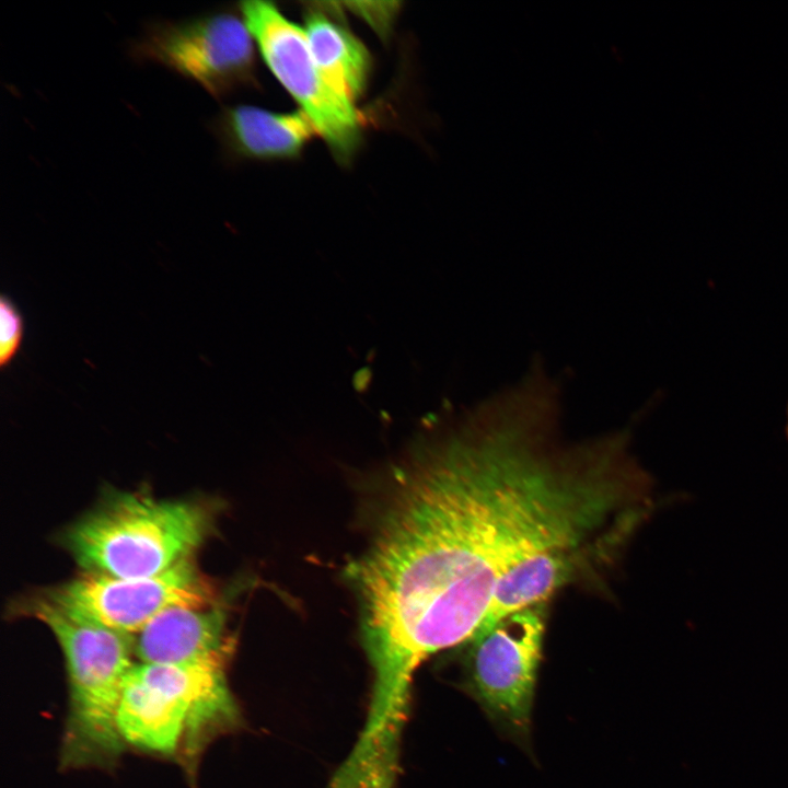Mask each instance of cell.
Instances as JSON below:
<instances>
[{
    "mask_svg": "<svg viewBox=\"0 0 788 788\" xmlns=\"http://www.w3.org/2000/svg\"><path fill=\"white\" fill-rule=\"evenodd\" d=\"M390 490L348 570L371 671L414 679L476 633L514 565L563 538L565 508L536 459L466 432L403 468Z\"/></svg>",
    "mask_w": 788,
    "mask_h": 788,
    "instance_id": "cell-1",
    "label": "cell"
},
{
    "mask_svg": "<svg viewBox=\"0 0 788 788\" xmlns=\"http://www.w3.org/2000/svg\"><path fill=\"white\" fill-rule=\"evenodd\" d=\"M218 506L208 499H158L111 491L60 535L82 572L116 578L160 575L213 533Z\"/></svg>",
    "mask_w": 788,
    "mask_h": 788,
    "instance_id": "cell-2",
    "label": "cell"
},
{
    "mask_svg": "<svg viewBox=\"0 0 788 788\" xmlns=\"http://www.w3.org/2000/svg\"><path fill=\"white\" fill-rule=\"evenodd\" d=\"M19 615L46 625L65 659L69 698L62 768L112 767L126 746L117 710L125 679L135 665L132 636L81 621L39 594L23 600Z\"/></svg>",
    "mask_w": 788,
    "mask_h": 788,
    "instance_id": "cell-3",
    "label": "cell"
},
{
    "mask_svg": "<svg viewBox=\"0 0 788 788\" xmlns=\"http://www.w3.org/2000/svg\"><path fill=\"white\" fill-rule=\"evenodd\" d=\"M227 663H135L117 710L125 745L163 756L200 755L237 726L241 711L230 690Z\"/></svg>",
    "mask_w": 788,
    "mask_h": 788,
    "instance_id": "cell-4",
    "label": "cell"
},
{
    "mask_svg": "<svg viewBox=\"0 0 788 788\" xmlns=\"http://www.w3.org/2000/svg\"><path fill=\"white\" fill-rule=\"evenodd\" d=\"M548 602L480 627L461 648L465 690L487 716L517 738L529 735Z\"/></svg>",
    "mask_w": 788,
    "mask_h": 788,
    "instance_id": "cell-5",
    "label": "cell"
},
{
    "mask_svg": "<svg viewBox=\"0 0 788 788\" xmlns=\"http://www.w3.org/2000/svg\"><path fill=\"white\" fill-rule=\"evenodd\" d=\"M243 21L274 76L311 119L334 157L347 163L359 148L363 118L325 81L304 30L267 1L240 3Z\"/></svg>",
    "mask_w": 788,
    "mask_h": 788,
    "instance_id": "cell-6",
    "label": "cell"
},
{
    "mask_svg": "<svg viewBox=\"0 0 788 788\" xmlns=\"http://www.w3.org/2000/svg\"><path fill=\"white\" fill-rule=\"evenodd\" d=\"M252 35L236 15L221 11L182 21L149 23L130 46L137 61L162 65L220 100L253 86Z\"/></svg>",
    "mask_w": 788,
    "mask_h": 788,
    "instance_id": "cell-7",
    "label": "cell"
},
{
    "mask_svg": "<svg viewBox=\"0 0 788 788\" xmlns=\"http://www.w3.org/2000/svg\"><path fill=\"white\" fill-rule=\"evenodd\" d=\"M39 595L81 621L130 636L169 607H199L220 600L217 589L193 558L146 578L81 571Z\"/></svg>",
    "mask_w": 788,
    "mask_h": 788,
    "instance_id": "cell-8",
    "label": "cell"
},
{
    "mask_svg": "<svg viewBox=\"0 0 788 788\" xmlns=\"http://www.w3.org/2000/svg\"><path fill=\"white\" fill-rule=\"evenodd\" d=\"M140 663L173 664L229 658L232 639L220 600L206 606H172L132 635Z\"/></svg>",
    "mask_w": 788,
    "mask_h": 788,
    "instance_id": "cell-9",
    "label": "cell"
},
{
    "mask_svg": "<svg viewBox=\"0 0 788 788\" xmlns=\"http://www.w3.org/2000/svg\"><path fill=\"white\" fill-rule=\"evenodd\" d=\"M211 130L227 155L252 160L294 158L317 135L301 109L274 113L251 105L222 109L211 121Z\"/></svg>",
    "mask_w": 788,
    "mask_h": 788,
    "instance_id": "cell-10",
    "label": "cell"
},
{
    "mask_svg": "<svg viewBox=\"0 0 788 788\" xmlns=\"http://www.w3.org/2000/svg\"><path fill=\"white\" fill-rule=\"evenodd\" d=\"M305 36L312 57L329 86L355 104L363 94L371 71L366 46L343 23L339 10L311 8L305 14Z\"/></svg>",
    "mask_w": 788,
    "mask_h": 788,
    "instance_id": "cell-11",
    "label": "cell"
},
{
    "mask_svg": "<svg viewBox=\"0 0 788 788\" xmlns=\"http://www.w3.org/2000/svg\"><path fill=\"white\" fill-rule=\"evenodd\" d=\"M23 335V321L10 298L0 299V364L2 369L15 356Z\"/></svg>",
    "mask_w": 788,
    "mask_h": 788,
    "instance_id": "cell-12",
    "label": "cell"
},
{
    "mask_svg": "<svg viewBox=\"0 0 788 788\" xmlns=\"http://www.w3.org/2000/svg\"><path fill=\"white\" fill-rule=\"evenodd\" d=\"M347 5L383 37L390 34L399 9L397 2H348Z\"/></svg>",
    "mask_w": 788,
    "mask_h": 788,
    "instance_id": "cell-13",
    "label": "cell"
},
{
    "mask_svg": "<svg viewBox=\"0 0 788 788\" xmlns=\"http://www.w3.org/2000/svg\"><path fill=\"white\" fill-rule=\"evenodd\" d=\"M786 418H787V421H786V425H785V436H786L787 441H788V403H787V406H786Z\"/></svg>",
    "mask_w": 788,
    "mask_h": 788,
    "instance_id": "cell-14",
    "label": "cell"
}]
</instances>
